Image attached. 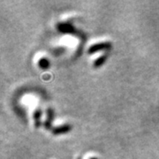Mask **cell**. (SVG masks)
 <instances>
[{
	"label": "cell",
	"instance_id": "1",
	"mask_svg": "<svg viewBox=\"0 0 159 159\" xmlns=\"http://www.w3.org/2000/svg\"><path fill=\"white\" fill-rule=\"evenodd\" d=\"M111 47V44L109 42L99 43H97V44H94V45L91 46L90 48L89 49V54H93V53H96V52H98V51L109 50Z\"/></svg>",
	"mask_w": 159,
	"mask_h": 159
},
{
	"label": "cell",
	"instance_id": "2",
	"mask_svg": "<svg viewBox=\"0 0 159 159\" xmlns=\"http://www.w3.org/2000/svg\"><path fill=\"white\" fill-rule=\"evenodd\" d=\"M71 130H72V125H68V124H65V125L54 127L52 129V134H55V135H58V134H66V133H68Z\"/></svg>",
	"mask_w": 159,
	"mask_h": 159
},
{
	"label": "cell",
	"instance_id": "3",
	"mask_svg": "<svg viewBox=\"0 0 159 159\" xmlns=\"http://www.w3.org/2000/svg\"><path fill=\"white\" fill-rule=\"evenodd\" d=\"M54 118V111L51 108H49L47 110V118H46L45 122H44V127L47 130H51L52 127V121Z\"/></svg>",
	"mask_w": 159,
	"mask_h": 159
},
{
	"label": "cell",
	"instance_id": "4",
	"mask_svg": "<svg viewBox=\"0 0 159 159\" xmlns=\"http://www.w3.org/2000/svg\"><path fill=\"white\" fill-rule=\"evenodd\" d=\"M34 126L36 128H39L41 126V117H42V111L40 109H36L34 111Z\"/></svg>",
	"mask_w": 159,
	"mask_h": 159
},
{
	"label": "cell",
	"instance_id": "5",
	"mask_svg": "<svg viewBox=\"0 0 159 159\" xmlns=\"http://www.w3.org/2000/svg\"><path fill=\"white\" fill-rule=\"evenodd\" d=\"M107 58H108V54H103L101 57H98L97 60L95 61V63H94V67H95V68H99V67H101L102 65L105 63V61L107 60Z\"/></svg>",
	"mask_w": 159,
	"mask_h": 159
},
{
	"label": "cell",
	"instance_id": "6",
	"mask_svg": "<svg viewBox=\"0 0 159 159\" xmlns=\"http://www.w3.org/2000/svg\"><path fill=\"white\" fill-rule=\"evenodd\" d=\"M58 29H59L61 32H64V33H72V32H74V27L71 26L70 24H67V23L59 24V25H58Z\"/></svg>",
	"mask_w": 159,
	"mask_h": 159
},
{
	"label": "cell",
	"instance_id": "7",
	"mask_svg": "<svg viewBox=\"0 0 159 159\" xmlns=\"http://www.w3.org/2000/svg\"><path fill=\"white\" fill-rule=\"evenodd\" d=\"M38 65H39V66L41 68L43 69H47L49 66H50V62H49V60L47 59V58H41L39 60V62H38Z\"/></svg>",
	"mask_w": 159,
	"mask_h": 159
},
{
	"label": "cell",
	"instance_id": "8",
	"mask_svg": "<svg viewBox=\"0 0 159 159\" xmlns=\"http://www.w3.org/2000/svg\"><path fill=\"white\" fill-rule=\"evenodd\" d=\"M90 159H97V158H96V157H92V158H90Z\"/></svg>",
	"mask_w": 159,
	"mask_h": 159
}]
</instances>
